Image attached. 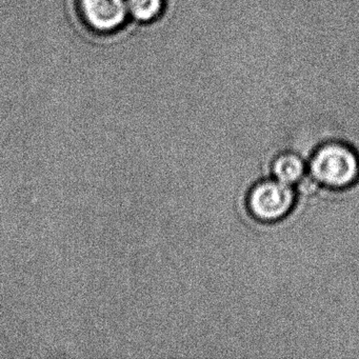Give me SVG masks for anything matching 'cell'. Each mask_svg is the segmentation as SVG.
<instances>
[{
	"label": "cell",
	"mask_w": 359,
	"mask_h": 359,
	"mask_svg": "<svg viewBox=\"0 0 359 359\" xmlns=\"http://www.w3.org/2000/svg\"><path fill=\"white\" fill-rule=\"evenodd\" d=\"M128 11L137 24L156 22L165 10V0H127Z\"/></svg>",
	"instance_id": "4"
},
{
	"label": "cell",
	"mask_w": 359,
	"mask_h": 359,
	"mask_svg": "<svg viewBox=\"0 0 359 359\" xmlns=\"http://www.w3.org/2000/svg\"><path fill=\"white\" fill-rule=\"evenodd\" d=\"M274 172L278 182L287 184H293L302 177L304 165L295 155H283L275 163Z\"/></svg>",
	"instance_id": "5"
},
{
	"label": "cell",
	"mask_w": 359,
	"mask_h": 359,
	"mask_svg": "<svg viewBox=\"0 0 359 359\" xmlns=\"http://www.w3.org/2000/svg\"><path fill=\"white\" fill-rule=\"evenodd\" d=\"M294 194L289 184L266 182L254 189L250 196V208L256 217L274 220L283 217L293 205Z\"/></svg>",
	"instance_id": "2"
},
{
	"label": "cell",
	"mask_w": 359,
	"mask_h": 359,
	"mask_svg": "<svg viewBox=\"0 0 359 359\" xmlns=\"http://www.w3.org/2000/svg\"><path fill=\"white\" fill-rule=\"evenodd\" d=\"M86 24L98 32H111L127 20V0H79Z\"/></svg>",
	"instance_id": "3"
},
{
	"label": "cell",
	"mask_w": 359,
	"mask_h": 359,
	"mask_svg": "<svg viewBox=\"0 0 359 359\" xmlns=\"http://www.w3.org/2000/svg\"><path fill=\"white\" fill-rule=\"evenodd\" d=\"M313 175L334 188H346L359 180V155L344 142H330L319 149L312 161Z\"/></svg>",
	"instance_id": "1"
}]
</instances>
